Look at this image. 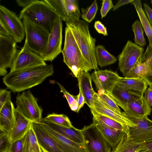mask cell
<instances>
[{"label":"cell","instance_id":"1","mask_svg":"<svg viewBox=\"0 0 152 152\" xmlns=\"http://www.w3.org/2000/svg\"><path fill=\"white\" fill-rule=\"evenodd\" d=\"M54 73L53 65L47 64L10 71L2 80L8 88L13 92L19 93L41 84Z\"/></svg>","mask_w":152,"mask_h":152},{"label":"cell","instance_id":"2","mask_svg":"<svg viewBox=\"0 0 152 152\" xmlns=\"http://www.w3.org/2000/svg\"><path fill=\"white\" fill-rule=\"evenodd\" d=\"M86 61L95 71L99 70L95 51L96 39L91 35L88 23L80 19L70 18L66 22Z\"/></svg>","mask_w":152,"mask_h":152},{"label":"cell","instance_id":"3","mask_svg":"<svg viewBox=\"0 0 152 152\" xmlns=\"http://www.w3.org/2000/svg\"><path fill=\"white\" fill-rule=\"evenodd\" d=\"M58 17L43 0H34L29 5L23 9L19 15L21 20H27L45 29L49 34Z\"/></svg>","mask_w":152,"mask_h":152},{"label":"cell","instance_id":"4","mask_svg":"<svg viewBox=\"0 0 152 152\" xmlns=\"http://www.w3.org/2000/svg\"><path fill=\"white\" fill-rule=\"evenodd\" d=\"M62 53L64 62L77 78L81 71L88 72L92 69L84 58L70 28L66 26Z\"/></svg>","mask_w":152,"mask_h":152},{"label":"cell","instance_id":"5","mask_svg":"<svg viewBox=\"0 0 152 152\" xmlns=\"http://www.w3.org/2000/svg\"><path fill=\"white\" fill-rule=\"evenodd\" d=\"M22 22L26 36L25 43L30 49L41 56L47 46L49 34L26 19H22Z\"/></svg>","mask_w":152,"mask_h":152},{"label":"cell","instance_id":"6","mask_svg":"<svg viewBox=\"0 0 152 152\" xmlns=\"http://www.w3.org/2000/svg\"><path fill=\"white\" fill-rule=\"evenodd\" d=\"M38 99L30 90L18 94L16 98V110L32 122H38L42 119V109L37 103Z\"/></svg>","mask_w":152,"mask_h":152},{"label":"cell","instance_id":"7","mask_svg":"<svg viewBox=\"0 0 152 152\" xmlns=\"http://www.w3.org/2000/svg\"><path fill=\"white\" fill-rule=\"evenodd\" d=\"M124 115L135 125L129 127L126 132L127 138L138 143L152 140V121L148 116H134L123 112Z\"/></svg>","mask_w":152,"mask_h":152},{"label":"cell","instance_id":"8","mask_svg":"<svg viewBox=\"0 0 152 152\" xmlns=\"http://www.w3.org/2000/svg\"><path fill=\"white\" fill-rule=\"evenodd\" d=\"M143 48L128 40L118 56V67L124 77L137 64L143 62Z\"/></svg>","mask_w":152,"mask_h":152},{"label":"cell","instance_id":"9","mask_svg":"<svg viewBox=\"0 0 152 152\" xmlns=\"http://www.w3.org/2000/svg\"><path fill=\"white\" fill-rule=\"evenodd\" d=\"M81 130L86 152H111L110 145L92 123Z\"/></svg>","mask_w":152,"mask_h":152},{"label":"cell","instance_id":"10","mask_svg":"<svg viewBox=\"0 0 152 152\" xmlns=\"http://www.w3.org/2000/svg\"><path fill=\"white\" fill-rule=\"evenodd\" d=\"M47 64L41 56L30 49L26 43L18 52L10 71L19 70Z\"/></svg>","mask_w":152,"mask_h":152},{"label":"cell","instance_id":"11","mask_svg":"<svg viewBox=\"0 0 152 152\" xmlns=\"http://www.w3.org/2000/svg\"><path fill=\"white\" fill-rule=\"evenodd\" d=\"M62 20L58 17L49 34L47 45L41 56L45 61H52L62 53Z\"/></svg>","mask_w":152,"mask_h":152},{"label":"cell","instance_id":"12","mask_svg":"<svg viewBox=\"0 0 152 152\" xmlns=\"http://www.w3.org/2000/svg\"><path fill=\"white\" fill-rule=\"evenodd\" d=\"M0 20L7 28L10 36L16 43L20 42L23 40L25 34L23 24L15 12L0 5Z\"/></svg>","mask_w":152,"mask_h":152},{"label":"cell","instance_id":"13","mask_svg":"<svg viewBox=\"0 0 152 152\" xmlns=\"http://www.w3.org/2000/svg\"><path fill=\"white\" fill-rule=\"evenodd\" d=\"M18 53L16 42L11 37L0 35V75L5 76Z\"/></svg>","mask_w":152,"mask_h":152},{"label":"cell","instance_id":"14","mask_svg":"<svg viewBox=\"0 0 152 152\" xmlns=\"http://www.w3.org/2000/svg\"><path fill=\"white\" fill-rule=\"evenodd\" d=\"M65 22L72 18L79 19L81 14L77 0H43Z\"/></svg>","mask_w":152,"mask_h":152},{"label":"cell","instance_id":"15","mask_svg":"<svg viewBox=\"0 0 152 152\" xmlns=\"http://www.w3.org/2000/svg\"><path fill=\"white\" fill-rule=\"evenodd\" d=\"M97 90L112 96V91L121 77L115 72L108 70H98L91 75Z\"/></svg>","mask_w":152,"mask_h":152},{"label":"cell","instance_id":"16","mask_svg":"<svg viewBox=\"0 0 152 152\" xmlns=\"http://www.w3.org/2000/svg\"><path fill=\"white\" fill-rule=\"evenodd\" d=\"M36 122L50 135L64 152H86L83 143L77 142L62 136L42 120Z\"/></svg>","mask_w":152,"mask_h":152},{"label":"cell","instance_id":"17","mask_svg":"<svg viewBox=\"0 0 152 152\" xmlns=\"http://www.w3.org/2000/svg\"><path fill=\"white\" fill-rule=\"evenodd\" d=\"M94 109L98 113L110 118L121 124L126 133L128 128L135 126L132 121L122 114L118 113L108 107L98 98L96 92L94 96Z\"/></svg>","mask_w":152,"mask_h":152},{"label":"cell","instance_id":"18","mask_svg":"<svg viewBox=\"0 0 152 152\" xmlns=\"http://www.w3.org/2000/svg\"><path fill=\"white\" fill-rule=\"evenodd\" d=\"M92 124L100 132L112 149L126 134L124 131L116 129L107 126L94 116H93Z\"/></svg>","mask_w":152,"mask_h":152},{"label":"cell","instance_id":"19","mask_svg":"<svg viewBox=\"0 0 152 152\" xmlns=\"http://www.w3.org/2000/svg\"><path fill=\"white\" fill-rule=\"evenodd\" d=\"M38 143L47 152H64L53 138L38 123L32 122Z\"/></svg>","mask_w":152,"mask_h":152},{"label":"cell","instance_id":"20","mask_svg":"<svg viewBox=\"0 0 152 152\" xmlns=\"http://www.w3.org/2000/svg\"><path fill=\"white\" fill-rule=\"evenodd\" d=\"M15 110L11 100L0 109V131L10 135L15 123Z\"/></svg>","mask_w":152,"mask_h":152},{"label":"cell","instance_id":"21","mask_svg":"<svg viewBox=\"0 0 152 152\" xmlns=\"http://www.w3.org/2000/svg\"><path fill=\"white\" fill-rule=\"evenodd\" d=\"M84 95L86 103L90 109H94V96L96 92L92 85L91 77L88 72L82 71L77 77Z\"/></svg>","mask_w":152,"mask_h":152},{"label":"cell","instance_id":"22","mask_svg":"<svg viewBox=\"0 0 152 152\" xmlns=\"http://www.w3.org/2000/svg\"><path fill=\"white\" fill-rule=\"evenodd\" d=\"M143 96L122 88L116 85L112 91L111 97L118 106H120L125 112L127 110L128 104L129 102L139 99Z\"/></svg>","mask_w":152,"mask_h":152},{"label":"cell","instance_id":"23","mask_svg":"<svg viewBox=\"0 0 152 152\" xmlns=\"http://www.w3.org/2000/svg\"><path fill=\"white\" fill-rule=\"evenodd\" d=\"M15 123L10 135L12 143L22 138L31 126L32 122L15 110Z\"/></svg>","mask_w":152,"mask_h":152},{"label":"cell","instance_id":"24","mask_svg":"<svg viewBox=\"0 0 152 152\" xmlns=\"http://www.w3.org/2000/svg\"><path fill=\"white\" fill-rule=\"evenodd\" d=\"M151 107L143 96L139 99L129 102L125 112L129 115L139 117L150 115L151 111Z\"/></svg>","mask_w":152,"mask_h":152},{"label":"cell","instance_id":"25","mask_svg":"<svg viewBox=\"0 0 152 152\" xmlns=\"http://www.w3.org/2000/svg\"><path fill=\"white\" fill-rule=\"evenodd\" d=\"M117 85L120 88L143 96L148 85L144 79L121 77Z\"/></svg>","mask_w":152,"mask_h":152},{"label":"cell","instance_id":"26","mask_svg":"<svg viewBox=\"0 0 152 152\" xmlns=\"http://www.w3.org/2000/svg\"><path fill=\"white\" fill-rule=\"evenodd\" d=\"M45 122L56 131L64 137L77 142L83 143V137L81 129H77L74 127L69 128Z\"/></svg>","mask_w":152,"mask_h":152},{"label":"cell","instance_id":"27","mask_svg":"<svg viewBox=\"0 0 152 152\" xmlns=\"http://www.w3.org/2000/svg\"><path fill=\"white\" fill-rule=\"evenodd\" d=\"M130 3L134 6L149 42L152 44V26L142 9L141 1L132 0Z\"/></svg>","mask_w":152,"mask_h":152},{"label":"cell","instance_id":"28","mask_svg":"<svg viewBox=\"0 0 152 152\" xmlns=\"http://www.w3.org/2000/svg\"><path fill=\"white\" fill-rule=\"evenodd\" d=\"M23 152H41L40 146L32 123L23 137Z\"/></svg>","mask_w":152,"mask_h":152},{"label":"cell","instance_id":"29","mask_svg":"<svg viewBox=\"0 0 152 152\" xmlns=\"http://www.w3.org/2000/svg\"><path fill=\"white\" fill-rule=\"evenodd\" d=\"M95 55L98 65L101 67L113 64L117 61V58L108 52L102 45L96 46Z\"/></svg>","mask_w":152,"mask_h":152},{"label":"cell","instance_id":"30","mask_svg":"<svg viewBox=\"0 0 152 152\" xmlns=\"http://www.w3.org/2000/svg\"><path fill=\"white\" fill-rule=\"evenodd\" d=\"M149 66L146 61L139 63L134 65L129 71L126 77L144 79L150 75Z\"/></svg>","mask_w":152,"mask_h":152},{"label":"cell","instance_id":"31","mask_svg":"<svg viewBox=\"0 0 152 152\" xmlns=\"http://www.w3.org/2000/svg\"><path fill=\"white\" fill-rule=\"evenodd\" d=\"M142 143L128 139L126 134L111 152H137Z\"/></svg>","mask_w":152,"mask_h":152},{"label":"cell","instance_id":"32","mask_svg":"<svg viewBox=\"0 0 152 152\" xmlns=\"http://www.w3.org/2000/svg\"><path fill=\"white\" fill-rule=\"evenodd\" d=\"M42 120L45 122L69 128L74 126L68 117L63 114H57L55 113L48 115Z\"/></svg>","mask_w":152,"mask_h":152},{"label":"cell","instance_id":"33","mask_svg":"<svg viewBox=\"0 0 152 152\" xmlns=\"http://www.w3.org/2000/svg\"><path fill=\"white\" fill-rule=\"evenodd\" d=\"M90 110L93 115L106 126L113 129L123 130L126 132L123 126L119 122L110 118L98 113L94 110Z\"/></svg>","mask_w":152,"mask_h":152},{"label":"cell","instance_id":"34","mask_svg":"<svg viewBox=\"0 0 152 152\" xmlns=\"http://www.w3.org/2000/svg\"><path fill=\"white\" fill-rule=\"evenodd\" d=\"M132 30L134 35L135 43L141 47L146 45V42L144 38L143 29L140 22L138 20H136L132 25Z\"/></svg>","mask_w":152,"mask_h":152},{"label":"cell","instance_id":"35","mask_svg":"<svg viewBox=\"0 0 152 152\" xmlns=\"http://www.w3.org/2000/svg\"><path fill=\"white\" fill-rule=\"evenodd\" d=\"M97 95L99 99L111 109L118 113H122L114 99L110 95L100 90L98 91Z\"/></svg>","mask_w":152,"mask_h":152},{"label":"cell","instance_id":"36","mask_svg":"<svg viewBox=\"0 0 152 152\" xmlns=\"http://www.w3.org/2000/svg\"><path fill=\"white\" fill-rule=\"evenodd\" d=\"M98 9L96 1L94 0L91 4L86 9L81 8V17L83 20L90 23L95 18Z\"/></svg>","mask_w":152,"mask_h":152},{"label":"cell","instance_id":"37","mask_svg":"<svg viewBox=\"0 0 152 152\" xmlns=\"http://www.w3.org/2000/svg\"><path fill=\"white\" fill-rule=\"evenodd\" d=\"M146 61L149 66L150 74L149 75L144 79L149 86H152V44L149 42L144 53L143 61Z\"/></svg>","mask_w":152,"mask_h":152},{"label":"cell","instance_id":"38","mask_svg":"<svg viewBox=\"0 0 152 152\" xmlns=\"http://www.w3.org/2000/svg\"><path fill=\"white\" fill-rule=\"evenodd\" d=\"M56 83L59 87L61 92L63 94L64 97L66 99L71 109L76 112L78 106L77 98L69 93L59 83L56 82Z\"/></svg>","mask_w":152,"mask_h":152},{"label":"cell","instance_id":"39","mask_svg":"<svg viewBox=\"0 0 152 152\" xmlns=\"http://www.w3.org/2000/svg\"><path fill=\"white\" fill-rule=\"evenodd\" d=\"M0 132V152H9L12 143L10 134Z\"/></svg>","mask_w":152,"mask_h":152},{"label":"cell","instance_id":"40","mask_svg":"<svg viewBox=\"0 0 152 152\" xmlns=\"http://www.w3.org/2000/svg\"><path fill=\"white\" fill-rule=\"evenodd\" d=\"M114 6L111 0H102V6L100 11L101 18L105 17L109 11L113 8Z\"/></svg>","mask_w":152,"mask_h":152},{"label":"cell","instance_id":"41","mask_svg":"<svg viewBox=\"0 0 152 152\" xmlns=\"http://www.w3.org/2000/svg\"><path fill=\"white\" fill-rule=\"evenodd\" d=\"M11 100V91L6 89H1L0 90V109L7 102Z\"/></svg>","mask_w":152,"mask_h":152},{"label":"cell","instance_id":"42","mask_svg":"<svg viewBox=\"0 0 152 152\" xmlns=\"http://www.w3.org/2000/svg\"><path fill=\"white\" fill-rule=\"evenodd\" d=\"M23 137L12 143L9 152H23Z\"/></svg>","mask_w":152,"mask_h":152},{"label":"cell","instance_id":"43","mask_svg":"<svg viewBox=\"0 0 152 152\" xmlns=\"http://www.w3.org/2000/svg\"><path fill=\"white\" fill-rule=\"evenodd\" d=\"M79 88V93L76 96L78 103V108L76 112L78 113L80 109L83 107L84 104L86 103L85 99L81 88L80 84L78 82Z\"/></svg>","mask_w":152,"mask_h":152},{"label":"cell","instance_id":"44","mask_svg":"<svg viewBox=\"0 0 152 152\" xmlns=\"http://www.w3.org/2000/svg\"><path fill=\"white\" fill-rule=\"evenodd\" d=\"M94 27L98 33L102 34L104 36L107 35L106 28L100 21L97 20L95 22Z\"/></svg>","mask_w":152,"mask_h":152},{"label":"cell","instance_id":"45","mask_svg":"<svg viewBox=\"0 0 152 152\" xmlns=\"http://www.w3.org/2000/svg\"><path fill=\"white\" fill-rule=\"evenodd\" d=\"M137 152H152V140L142 143Z\"/></svg>","mask_w":152,"mask_h":152},{"label":"cell","instance_id":"46","mask_svg":"<svg viewBox=\"0 0 152 152\" xmlns=\"http://www.w3.org/2000/svg\"><path fill=\"white\" fill-rule=\"evenodd\" d=\"M144 97L150 106H152V86H149L144 93Z\"/></svg>","mask_w":152,"mask_h":152},{"label":"cell","instance_id":"47","mask_svg":"<svg viewBox=\"0 0 152 152\" xmlns=\"http://www.w3.org/2000/svg\"><path fill=\"white\" fill-rule=\"evenodd\" d=\"M144 11L148 19L152 26V9L146 3L143 4Z\"/></svg>","mask_w":152,"mask_h":152},{"label":"cell","instance_id":"48","mask_svg":"<svg viewBox=\"0 0 152 152\" xmlns=\"http://www.w3.org/2000/svg\"><path fill=\"white\" fill-rule=\"evenodd\" d=\"M34 0H16L17 4L20 7L24 8L33 2Z\"/></svg>","mask_w":152,"mask_h":152},{"label":"cell","instance_id":"49","mask_svg":"<svg viewBox=\"0 0 152 152\" xmlns=\"http://www.w3.org/2000/svg\"><path fill=\"white\" fill-rule=\"evenodd\" d=\"M0 35L5 37L11 36L8 29L1 20H0Z\"/></svg>","mask_w":152,"mask_h":152},{"label":"cell","instance_id":"50","mask_svg":"<svg viewBox=\"0 0 152 152\" xmlns=\"http://www.w3.org/2000/svg\"><path fill=\"white\" fill-rule=\"evenodd\" d=\"M132 0H120L118 1L116 4L114 6L113 8V11L116 10L120 7L130 3Z\"/></svg>","mask_w":152,"mask_h":152},{"label":"cell","instance_id":"51","mask_svg":"<svg viewBox=\"0 0 152 152\" xmlns=\"http://www.w3.org/2000/svg\"><path fill=\"white\" fill-rule=\"evenodd\" d=\"M40 149H41V152H47L45 150H44L41 146H40Z\"/></svg>","mask_w":152,"mask_h":152},{"label":"cell","instance_id":"52","mask_svg":"<svg viewBox=\"0 0 152 152\" xmlns=\"http://www.w3.org/2000/svg\"><path fill=\"white\" fill-rule=\"evenodd\" d=\"M151 3H152V0L151 1Z\"/></svg>","mask_w":152,"mask_h":152},{"label":"cell","instance_id":"53","mask_svg":"<svg viewBox=\"0 0 152 152\" xmlns=\"http://www.w3.org/2000/svg\"></svg>","mask_w":152,"mask_h":152}]
</instances>
